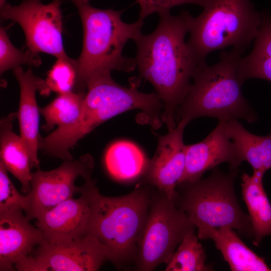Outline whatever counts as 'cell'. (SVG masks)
<instances>
[{"label": "cell", "instance_id": "obj_1", "mask_svg": "<svg viewBox=\"0 0 271 271\" xmlns=\"http://www.w3.org/2000/svg\"><path fill=\"white\" fill-rule=\"evenodd\" d=\"M159 15V23L153 33H141L133 39L137 48L134 60L140 77L152 84L160 97L164 106L161 119L171 131L176 127V109L202 63L185 42L193 18L190 13L183 11L174 16L167 12Z\"/></svg>", "mask_w": 271, "mask_h": 271}, {"label": "cell", "instance_id": "obj_2", "mask_svg": "<svg viewBox=\"0 0 271 271\" xmlns=\"http://www.w3.org/2000/svg\"><path fill=\"white\" fill-rule=\"evenodd\" d=\"M77 8L83 28L81 53L74 59L76 80L73 91L86 92L93 78L113 70L133 71L134 59L122 54L126 43L141 33L143 20L127 24L121 20L123 11L100 9L89 2L71 0Z\"/></svg>", "mask_w": 271, "mask_h": 271}, {"label": "cell", "instance_id": "obj_3", "mask_svg": "<svg viewBox=\"0 0 271 271\" xmlns=\"http://www.w3.org/2000/svg\"><path fill=\"white\" fill-rule=\"evenodd\" d=\"M243 53L232 48L222 51L216 64L208 66L205 62L198 66L190 89L176 111L180 120L188 124L202 116L223 122L243 119L251 123L257 120L256 111L242 93L244 82L238 69Z\"/></svg>", "mask_w": 271, "mask_h": 271}, {"label": "cell", "instance_id": "obj_4", "mask_svg": "<svg viewBox=\"0 0 271 271\" xmlns=\"http://www.w3.org/2000/svg\"><path fill=\"white\" fill-rule=\"evenodd\" d=\"M152 194L148 187L138 186L121 196H105L99 191L94 196L88 234L105 247L108 260L118 269L136 261Z\"/></svg>", "mask_w": 271, "mask_h": 271}, {"label": "cell", "instance_id": "obj_5", "mask_svg": "<svg viewBox=\"0 0 271 271\" xmlns=\"http://www.w3.org/2000/svg\"><path fill=\"white\" fill-rule=\"evenodd\" d=\"M193 17L187 42L201 63L211 52L229 46L244 52L255 39L262 13L250 0H206Z\"/></svg>", "mask_w": 271, "mask_h": 271}, {"label": "cell", "instance_id": "obj_6", "mask_svg": "<svg viewBox=\"0 0 271 271\" xmlns=\"http://www.w3.org/2000/svg\"><path fill=\"white\" fill-rule=\"evenodd\" d=\"M237 174V169L225 173L215 167L205 179L178 184L181 193L176 192L174 202L197 228L228 226L253 238L249 215L241 209L234 191Z\"/></svg>", "mask_w": 271, "mask_h": 271}, {"label": "cell", "instance_id": "obj_7", "mask_svg": "<svg viewBox=\"0 0 271 271\" xmlns=\"http://www.w3.org/2000/svg\"><path fill=\"white\" fill-rule=\"evenodd\" d=\"M196 226L173 200L159 190L152 192L147 220L138 242L135 261L140 271L167 263L177 246Z\"/></svg>", "mask_w": 271, "mask_h": 271}, {"label": "cell", "instance_id": "obj_8", "mask_svg": "<svg viewBox=\"0 0 271 271\" xmlns=\"http://www.w3.org/2000/svg\"><path fill=\"white\" fill-rule=\"evenodd\" d=\"M61 5V0H53L47 5L42 0H24L15 6L6 3L0 8L1 18L12 20L21 26L27 49L70 60L63 42Z\"/></svg>", "mask_w": 271, "mask_h": 271}, {"label": "cell", "instance_id": "obj_9", "mask_svg": "<svg viewBox=\"0 0 271 271\" xmlns=\"http://www.w3.org/2000/svg\"><path fill=\"white\" fill-rule=\"evenodd\" d=\"M93 168V159L87 154L77 160H64L55 169L42 171L38 168L32 172L29 204L25 212L27 217L30 220L36 219L74 194H80L82 186H76L75 182L79 177L84 181L92 179Z\"/></svg>", "mask_w": 271, "mask_h": 271}, {"label": "cell", "instance_id": "obj_10", "mask_svg": "<svg viewBox=\"0 0 271 271\" xmlns=\"http://www.w3.org/2000/svg\"><path fill=\"white\" fill-rule=\"evenodd\" d=\"M108 260L105 247L88 234L64 243L44 241L27 257L17 262L20 271H96Z\"/></svg>", "mask_w": 271, "mask_h": 271}, {"label": "cell", "instance_id": "obj_11", "mask_svg": "<svg viewBox=\"0 0 271 271\" xmlns=\"http://www.w3.org/2000/svg\"><path fill=\"white\" fill-rule=\"evenodd\" d=\"M82 186L79 198L67 199L36 219V226L42 232L45 241L64 243L88 235L93 200L98 189L92 179L85 181Z\"/></svg>", "mask_w": 271, "mask_h": 271}, {"label": "cell", "instance_id": "obj_12", "mask_svg": "<svg viewBox=\"0 0 271 271\" xmlns=\"http://www.w3.org/2000/svg\"><path fill=\"white\" fill-rule=\"evenodd\" d=\"M187 124L181 119L167 134L158 136L157 150L143 176L146 183L155 186L174 201L177 195L176 187L185 168L186 145L183 142V134Z\"/></svg>", "mask_w": 271, "mask_h": 271}, {"label": "cell", "instance_id": "obj_13", "mask_svg": "<svg viewBox=\"0 0 271 271\" xmlns=\"http://www.w3.org/2000/svg\"><path fill=\"white\" fill-rule=\"evenodd\" d=\"M225 122L219 121L202 141L186 145L185 170L178 184L199 180L206 171L223 163H228L230 169H237L240 164L233 143L227 134Z\"/></svg>", "mask_w": 271, "mask_h": 271}, {"label": "cell", "instance_id": "obj_14", "mask_svg": "<svg viewBox=\"0 0 271 271\" xmlns=\"http://www.w3.org/2000/svg\"><path fill=\"white\" fill-rule=\"evenodd\" d=\"M22 209L0 214V270H16L15 264L44 241L41 230L30 223Z\"/></svg>", "mask_w": 271, "mask_h": 271}, {"label": "cell", "instance_id": "obj_15", "mask_svg": "<svg viewBox=\"0 0 271 271\" xmlns=\"http://www.w3.org/2000/svg\"><path fill=\"white\" fill-rule=\"evenodd\" d=\"M20 88V98L17 117L20 136L28 151L32 168L39 167L38 158L40 108L36 94L41 88L44 79L35 75L31 68L25 71L21 67L13 69Z\"/></svg>", "mask_w": 271, "mask_h": 271}, {"label": "cell", "instance_id": "obj_16", "mask_svg": "<svg viewBox=\"0 0 271 271\" xmlns=\"http://www.w3.org/2000/svg\"><path fill=\"white\" fill-rule=\"evenodd\" d=\"M200 239H211L216 249L221 252L224 260L232 271H270L264 259L252 251L228 226L216 227L203 225L198 228Z\"/></svg>", "mask_w": 271, "mask_h": 271}, {"label": "cell", "instance_id": "obj_17", "mask_svg": "<svg viewBox=\"0 0 271 271\" xmlns=\"http://www.w3.org/2000/svg\"><path fill=\"white\" fill-rule=\"evenodd\" d=\"M17 112H12L0 122V161L7 171L21 183L22 191L29 194L31 189L30 158L21 137L13 130Z\"/></svg>", "mask_w": 271, "mask_h": 271}, {"label": "cell", "instance_id": "obj_18", "mask_svg": "<svg viewBox=\"0 0 271 271\" xmlns=\"http://www.w3.org/2000/svg\"><path fill=\"white\" fill-rule=\"evenodd\" d=\"M264 174L253 172L251 176L244 173L241 176L242 195L249 212L255 246L271 235V204L263 186Z\"/></svg>", "mask_w": 271, "mask_h": 271}, {"label": "cell", "instance_id": "obj_19", "mask_svg": "<svg viewBox=\"0 0 271 271\" xmlns=\"http://www.w3.org/2000/svg\"><path fill=\"white\" fill-rule=\"evenodd\" d=\"M225 129L240 164L246 161L253 172L263 173L271 168V131L266 136L255 135L247 130L238 120L226 122Z\"/></svg>", "mask_w": 271, "mask_h": 271}, {"label": "cell", "instance_id": "obj_20", "mask_svg": "<svg viewBox=\"0 0 271 271\" xmlns=\"http://www.w3.org/2000/svg\"><path fill=\"white\" fill-rule=\"evenodd\" d=\"M150 160L133 143L117 141L107 149L104 164L110 176L122 182L131 181L143 176Z\"/></svg>", "mask_w": 271, "mask_h": 271}, {"label": "cell", "instance_id": "obj_21", "mask_svg": "<svg viewBox=\"0 0 271 271\" xmlns=\"http://www.w3.org/2000/svg\"><path fill=\"white\" fill-rule=\"evenodd\" d=\"M238 71L244 82L250 78L271 82V15L266 11L262 13L252 50L247 56L241 57Z\"/></svg>", "mask_w": 271, "mask_h": 271}, {"label": "cell", "instance_id": "obj_22", "mask_svg": "<svg viewBox=\"0 0 271 271\" xmlns=\"http://www.w3.org/2000/svg\"><path fill=\"white\" fill-rule=\"evenodd\" d=\"M86 92L71 91L58 94L49 104L40 108L45 123V131L52 130L55 126L61 127L73 123L78 118Z\"/></svg>", "mask_w": 271, "mask_h": 271}, {"label": "cell", "instance_id": "obj_23", "mask_svg": "<svg viewBox=\"0 0 271 271\" xmlns=\"http://www.w3.org/2000/svg\"><path fill=\"white\" fill-rule=\"evenodd\" d=\"M195 231L186 235L166 264V271H205L212 268L205 264L206 255Z\"/></svg>", "mask_w": 271, "mask_h": 271}, {"label": "cell", "instance_id": "obj_24", "mask_svg": "<svg viewBox=\"0 0 271 271\" xmlns=\"http://www.w3.org/2000/svg\"><path fill=\"white\" fill-rule=\"evenodd\" d=\"M76 80L74 59L57 58L44 79L40 94L48 96L52 92L58 94L73 91Z\"/></svg>", "mask_w": 271, "mask_h": 271}, {"label": "cell", "instance_id": "obj_25", "mask_svg": "<svg viewBox=\"0 0 271 271\" xmlns=\"http://www.w3.org/2000/svg\"><path fill=\"white\" fill-rule=\"evenodd\" d=\"M8 27L0 28V73L13 69L22 65L30 67L39 66L41 60L39 53L28 49L23 51L15 47L7 34Z\"/></svg>", "mask_w": 271, "mask_h": 271}, {"label": "cell", "instance_id": "obj_26", "mask_svg": "<svg viewBox=\"0 0 271 271\" xmlns=\"http://www.w3.org/2000/svg\"><path fill=\"white\" fill-rule=\"evenodd\" d=\"M8 172L0 161V214L16 209L26 212L29 204V196L23 195L18 191Z\"/></svg>", "mask_w": 271, "mask_h": 271}, {"label": "cell", "instance_id": "obj_27", "mask_svg": "<svg viewBox=\"0 0 271 271\" xmlns=\"http://www.w3.org/2000/svg\"><path fill=\"white\" fill-rule=\"evenodd\" d=\"M140 6V19L144 20L148 16L157 13L170 12L173 7L183 4H195L203 7L206 0H137Z\"/></svg>", "mask_w": 271, "mask_h": 271}, {"label": "cell", "instance_id": "obj_28", "mask_svg": "<svg viewBox=\"0 0 271 271\" xmlns=\"http://www.w3.org/2000/svg\"><path fill=\"white\" fill-rule=\"evenodd\" d=\"M6 3V0H0V8L2 7Z\"/></svg>", "mask_w": 271, "mask_h": 271}, {"label": "cell", "instance_id": "obj_29", "mask_svg": "<svg viewBox=\"0 0 271 271\" xmlns=\"http://www.w3.org/2000/svg\"><path fill=\"white\" fill-rule=\"evenodd\" d=\"M84 2H89V0H80Z\"/></svg>", "mask_w": 271, "mask_h": 271}]
</instances>
